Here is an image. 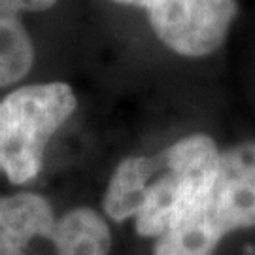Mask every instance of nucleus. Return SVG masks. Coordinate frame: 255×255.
Masks as SVG:
<instances>
[{
	"label": "nucleus",
	"instance_id": "nucleus-1",
	"mask_svg": "<svg viewBox=\"0 0 255 255\" xmlns=\"http://www.w3.org/2000/svg\"><path fill=\"white\" fill-rule=\"evenodd\" d=\"M218 161V144L201 132L149 157H127L110 178L102 208L114 221L132 218L140 237L159 240L199 208Z\"/></svg>",
	"mask_w": 255,
	"mask_h": 255
},
{
	"label": "nucleus",
	"instance_id": "nucleus-2",
	"mask_svg": "<svg viewBox=\"0 0 255 255\" xmlns=\"http://www.w3.org/2000/svg\"><path fill=\"white\" fill-rule=\"evenodd\" d=\"M255 227V140L219 151L218 170L199 208L163 238L153 255H216L233 231Z\"/></svg>",
	"mask_w": 255,
	"mask_h": 255
},
{
	"label": "nucleus",
	"instance_id": "nucleus-3",
	"mask_svg": "<svg viewBox=\"0 0 255 255\" xmlns=\"http://www.w3.org/2000/svg\"><path fill=\"white\" fill-rule=\"evenodd\" d=\"M110 248L108 223L93 208L57 218L44 195L0 197V255H108Z\"/></svg>",
	"mask_w": 255,
	"mask_h": 255
},
{
	"label": "nucleus",
	"instance_id": "nucleus-4",
	"mask_svg": "<svg viewBox=\"0 0 255 255\" xmlns=\"http://www.w3.org/2000/svg\"><path fill=\"white\" fill-rule=\"evenodd\" d=\"M78 108L68 83H34L11 91L0 101V172L11 183L34 180L47 142Z\"/></svg>",
	"mask_w": 255,
	"mask_h": 255
},
{
	"label": "nucleus",
	"instance_id": "nucleus-5",
	"mask_svg": "<svg viewBox=\"0 0 255 255\" xmlns=\"http://www.w3.org/2000/svg\"><path fill=\"white\" fill-rule=\"evenodd\" d=\"M146 9L157 38L183 57L218 51L237 17V0H114Z\"/></svg>",
	"mask_w": 255,
	"mask_h": 255
},
{
	"label": "nucleus",
	"instance_id": "nucleus-6",
	"mask_svg": "<svg viewBox=\"0 0 255 255\" xmlns=\"http://www.w3.org/2000/svg\"><path fill=\"white\" fill-rule=\"evenodd\" d=\"M55 4L57 0H0V89L21 82L34 63V46L21 15Z\"/></svg>",
	"mask_w": 255,
	"mask_h": 255
}]
</instances>
